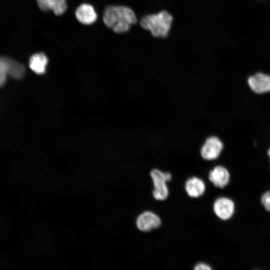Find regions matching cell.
<instances>
[{"instance_id":"obj_2","label":"cell","mask_w":270,"mask_h":270,"mask_svg":"<svg viewBox=\"0 0 270 270\" xmlns=\"http://www.w3.org/2000/svg\"><path fill=\"white\" fill-rule=\"evenodd\" d=\"M172 20L173 18L168 12L162 10L142 16L140 25L150 31L154 36L163 38L168 36Z\"/></svg>"},{"instance_id":"obj_15","label":"cell","mask_w":270,"mask_h":270,"mask_svg":"<svg viewBox=\"0 0 270 270\" xmlns=\"http://www.w3.org/2000/svg\"><path fill=\"white\" fill-rule=\"evenodd\" d=\"M261 202L264 208L270 212V190L266 192L261 197Z\"/></svg>"},{"instance_id":"obj_4","label":"cell","mask_w":270,"mask_h":270,"mask_svg":"<svg viewBox=\"0 0 270 270\" xmlns=\"http://www.w3.org/2000/svg\"><path fill=\"white\" fill-rule=\"evenodd\" d=\"M222 142L216 136L208 138L202 145L200 154L205 160H212L218 158L223 149Z\"/></svg>"},{"instance_id":"obj_10","label":"cell","mask_w":270,"mask_h":270,"mask_svg":"<svg viewBox=\"0 0 270 270\" xmlns=\"http://www.w3.org/2000/svg\"><path fill=\"white\" fill-rule=\"evenodd\" d=\"M184 188L189 196L198 198L204 193L206 185L202 179L196 176H192L186 180Z\"/></svg>"},{"instance_id":"obj_16","label":"cell","mask_w":270,"mask_h":270,"mask_svg":"<svg viewBox=\"0 0 270 270\" xmlns=\"http://www.w3.org/2000/svg\"><path fill=\"white\" fill-rule=\"evenodd\" d=\"M194 270H212V269L209 265L200 262L196 265Z\"/></svg>"},{"instance_id":"obj_8","label":"cell","mask_w":270,"mask_h":270,"mask_svg":"<svg viewBox=\"0 0 270 270\" xmlns=\"http://www.w3.org/2000/svg\"><path fill=\"white\" fill-rule=\"evenodd\" d=\"M248 84L251 89L258 94H263L270 90V76L258 73L250 76Z\"/></svg>"},{"instance_id":"obj_6","label":"cell","mask_w":270,"mask_h":270,"mask_svg":"<svg viewBox=\"0 0 270 270\" xmlns=\"http://www.w3.org/2000/svg\"><path fill=\"white\" fill-rule=\"evenodd\" d=\"M213 210L215 214L220 219L227 220L230 219L234 214V203L230 198L220 197L214 201Z\"/></svg>"},{"instance_id":"obj_17","label":"cell","mask_w":270,"mask_h":270,"mask_svg":"<svg viewBox=\"0 0 270 270\" xmlns=\"http://www.w3.org/2000/svg\"><path fill=\"white\" fill-rule=\"evenodd\" d=\"M268 156L270 158V148H269V150H268Z\"/></svg>"},{"instance_id":"obj_5","label":"cell","mask_w":270,"mask_h":270,"mask_svg":"<svg viewBox=\"0 0 270 270\" xmlns=\"http://www.w3.org/2000/svg\"><path fill=\"white\" fill-rule=\"evenodd\" d=\"M137 228L143 232H149L158 228L162 224L160 218L150 211L141 213L136 219Z\"/></svg>"},{"instance_id":"obj_11","label":"cell","mask_w":270,"mask_h":270,"mask_svg":"<svg viewBox=\"0 0 270 270\" xmlns=\"http://www.w3.org/2000/svg\"><path fill=\"white\" fill-rule=\"evenodd\" d=\"M1 57L5 63L8 75L16 80H20L24 76L26 70L22 64L10 58Z\"/></svg>"},{"instance_id":"obj_9","label":"cell","mask_w":270,"mask_h":270,"mask_svg":"<svg viewBox=\"0 0 270 270\" xmlns=\"http://www.w3.org/2000/svg\"><path fill=\"white\" fill-rule=\"evenodd\" d=\"M77 20L84 24H90L97 19L98 15L94 8L88 4H80L75 12Z\"/></svg>"},{"instance_id":"obj_14","label":"cell","mask_w":270,"mask_h":270,"mask_svg":"<svg viewBox=\"0 0 270 270\" xmlns=\"http://www.w3.org/2000/svg\"><path fill=\"white\" fill-rule=\"evenodd\" d=\"M8 76L5 63L0 56V86H2L6 82Z\"/></svg>"},{"instance_id":"obj_7","label":"cell","mask_w":270,"mask_h":270,"mask_svg":"<svg viewBox=\"0 0 270 270\" xmlns=\"http://www.w3.org/2000/svg\"><path fill=\"white\" fill-rule=\"evenodd\" d=\"M210 181L216 188H222L230 182V174L228 170L223 166H217L208 173Z\"/></svg>"},{"instance_id":"obj_1","label":"cell","mask_w":270,"mask_h":270,"mask_svg":"<svg viewBox=\"0 0 270 270\" xmlns=\"http://www.w3.org/2000/svg\"><path fill=\"white\" fill-rule=\"evenodd\" d=\"M103 21L114 32L124 33L128 31L131 26L136 22L137 18L134 12L128 7L110 6L104 12Z\"/></svg>"},{"instance_id":"obj_3","label":"cell","mask_w":270,"mask_h":270,"mask_svg":"<svg viewBox=\"0 0 270 270\" xmlns=\"http://www.w3.org/2000/svg\"><path fill=\"white\" fill-rule=\"evenodd\" d=\"M150 175L154 184L152 196L158 200H166L169 194L166 182L172 180V174L169 172H162L158 169L151 170Z\"/></svg>"},{"instance_id":"obj_12","label":"cell","mask_w":270,"mask_h":270,"mask_svg":"<svg viewBox=\"0 0 270 270\" xmlns=\"http://www.w3.org/2000/svg\"><path fill=\"white\" fill-rule=\"evenodd\" d=\"M42 10H52L56 14L60 15L66 10V0H36Z\"/></svg>"},{"instance_id":"obj_13","label":"cell","mask_w":270,"mask_h":270,"mask_svg":"<svg viewBox=\"0 0 270 270\" xmlns=\"http://www.w3.org/2000/svg\"><path fill=\"white\" fill-rule=\"evenodd\" d=\"M48 62V58L44 54L36 53L30 58L29 66L33 72L37 74H42L46 72Z\"/></svg>"}]
</instances>
